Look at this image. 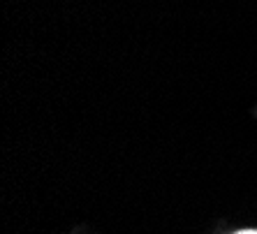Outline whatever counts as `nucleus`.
<instances>
[{
	"instance_id": "1",
	"label": "nucleus",
	"mask_w": 257,
	"mask_h": 234,
	"mask_svg": "<svg viewBox=\"0 0 257 234\" xmlns=\"http://www.w3.org/2000/svg\"><path fill=\"white\" fill-rule=\"evenodd\" d=\"M239 234H257V229H245V232H239Z\"/></svg>"
}]
</instances>
